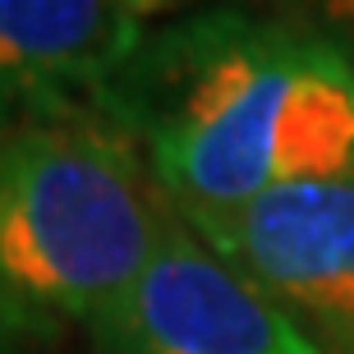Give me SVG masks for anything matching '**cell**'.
<instances>
[{"instance_id": "obj_1", "label": "cell", "mask_w": 354, "mask_h": 354, "mask_svg": "<svg viewBox=\"0 0 354 354\" xmlns=\"http://www.w3.org/2000/svg\"><path fill=\"white\" fill-rule=\"evenodd\" d=\"M175 212L354 180V60L286 14L194 10L138 41L102 97Z\"/></svg>"}, {"instance_id": "obj_2", "label": "cell", "mask_w": 354, "mask_h": 354, "mask_svg": "<svg viewBox=\"0 0 354 354\" xmlns=\"http://www.w3.org/2000/svg\"><path fill=\"white\" fill-rule=\"evenodd\" d=\"M175 207L106 115L0 133V322L32 350L143 276Z\"/></svg>"}, {"instance_id": "obj_3", "label": "cell", "mask_w": 354, "mask_h": 354, "mask_svg": "<svg viewBox=\"0 0 354 354\" xmlns=\"http://www.w3.org/2000/svg\"><path fill=\"white\" fill-rule=\"evenodd\" d=\"M102 354H327L258 281L180 221L143 276L88 327Z\"/></svg>"}, {"instance_id": "obj_4", "label": "cell", "mask_w": 354, "mask_h": 354, "mask_svg": "<svg viewBox=\"0 0 354 354\" xmlns=\"http://www.w3.org/2000/svg\"><path fill=\"white\" fill-rule=\"evenodd\" d=\"M180 221L327 354H354V180L290 184L239 207L180 212Z\"/></svg>"}, {"instance_id": "obj_5", "label": "cell", "mask_w": 354, "mask_h": 354, "mask_svg": "<svg viewBox=\"0 0 354 354\" xmlns=\"http://www.w3.org/2000/svg\"><path fill=\"white\" fill-rule=\"evenodd\" d=\"M143 37L129 0H0V133L102 115Z\"/></svg>"}, {"instance_id": "obj_6", "label": "cell", "mask_w": 354, "mask_h": 354, "mask_svg": "<svg viewBox=\"0 0 354 354\" xmlns=\"http://www.w3.org/2000/svg\"><path fill=\"white\" fill-rule=\"evenodd\" d=\"M290 5H295V19L317 28L354 60V0H290Z\"/></svg>"}, {"instance_id": "obj_7", "label": "cell", "mask_w": 354, "mask_h": 354, "mask_svg": "<svg viewBox=\"0 0 354 354\" xmlns=\"http://www.w3.org/2000/svg\"><path fill=\"white\" fill-rule=\"evenodd\" d=\"M129 5L143 14V19H152V14H175V10H184V5H198V0H129Z\"/></svg>"}, {"instance_id": "obj_8", "label": "cell", "mask_w": 354, "mask_h": 354, "mask_svg": "<svg viewBox=\"0 0 354 354\" xmlns=\"http://www.w3.org/2000/svg\"><path fill=\"white\" fill-rule=\"evenodd\" d=\"M0 354H32V345L19 341V336H14V331L5 327V322H0Z\"/></svg>"}]
</instances>
